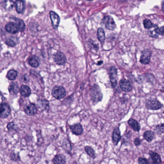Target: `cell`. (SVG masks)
Masks as SVG:
<instances>
[{
	"mask_svg": "<svg viewBox=\"0 0 164 164\" xmlns=\"http://www.w3.org/2000/svg\"><path fill=\"white\" fill-rule=\"evenodd\" d=\"M91 97L92 99L95 102H98L101 101L102 94L98 85L95 84L91 90Z\"/></svg>",
	"mask_w": 164,
	"mask_h": 164,
	"instance_id": "6da1fadb",
	"label": "cell"
},
{
	"mask_svg": "<svg viewBox=\"0 0 164 164\" xmlns=\"http://www.w3.org/2000/svg\"><path fill=\"white\" fill-rule=\"evenodd\" d=\"M145 106L147 109L150 110H158L163 106L162 104L155 99L147 100L146 102Z\"/></svg>",
	"mask_w": 164,
	"mask_h": 164,
	"instance_id": "7a4b0ae2",
	"label": "cell"
},
{
	"mask_svg": "<svg viewBox=\"0 0 164 164\" xmlns=\"http://www.w3.org/2000/svg\"><path fill=\"white\" fill-rule=\"evenodd\" d=\"M52 94L55 99H61L65 97L66 95V90L61 86H56L53 88Z\"/></svg>",
	"mask_w": 164,
	"mask_h": 164,
	"instance_id": "3957f363",
	"label": "cell"
},
{
	"mask_svg": "<svg viewBox=\"0 0 164 164\" xmlns=\"http://www.w3.org/2000/svg\"><path fill=\"white\" fill-rule=\"evenodd\" d=\"M102 23L105 26L106 29L114 30L116 28V25L114 20L110 16H105L102 19Z\"/></svg>",
	"mask_w": 164,
	"mask_h": 164,
	"instance_id": "277c9868",
	"label": "cell"
},
{
	"mask_svg": "<svg viewBox=\"0 0 164 164\" xmlns=\"http://www.w3.org/2000/svg\"><path fill=\"white\" fill-rule=\"evenodd\" d=\"M152 51L148 49H146L142 51V54L140 56V63L143 65H148L151 59Z\"/></svg>",
	"mask_w": 164,
	"mask_h": 164,
	"instance_id": "5b68a950",
	"label": "cell"
},
{
	"mask_svg": "<svg viewBox=\"0 0 164 164\" xmlns=\"http://www.w3.org/2000/svg\"><path fill=\"white\" fill-rule=\"evenodd\" d=\"M109 76L112 86L113 88H115L117 84V71L115 67H111L109 71Z\"/></svg>",
	"mask_w": 164,
	"mask_h": 164,
	"instance_id": "8992f818",
	"label": "cell"
},
{
	"mask_svg": "<svg viewBox=\"0 0 164 164\" xmlns=\"http://www.w3.org/2000/svg\"><path fill=\"white\" fill-rule=\"evenodd\" d=\"M11 108L9 105L5 103H1V118H6L10 114Z\"/></svg>",
	"mask_w": 164,
	"mask_h": 164,
	"instance_id": "52a82bcc",
	"label": "cell"
},
{
	"mask_svg": "<svg viewBox=\"0 0 164 164\" xmlns=\"http://www.w3.org/2000/svg\"><path fill=\"white\" fill-rule=\"evenodd\" d=\"M54 60L57 65H64L66 63L67 59L65 55L60 51H58L54 56Z\"/></svg>",
	"mask_w": 164,
	"mask_h": 164,
	"instance_id": "ba28073f",
	"label": "cell"
},
{
	"mask_svg": "<svg viewBox=\"0 0 164 164\" xmlns=\"http://www.w3.org/2000/svg\"><path fill=\"white\" fill-rule=\"evenodd\" d=\"M120 87L122 90L125 92H129L132 89V86L129 80L121 79L120 82Z\"/></svg>",
	"mask_w": 164,
	"mask_h": 164,
	"instance_id": "9c48e42d",
	"label": "cell"
},
{
	"mask_svg": "<svg viewBox=\"0 0 164 164\" xmlns=\"http://www.w3.org/2000/svg\"><path fill=\"white\" fill-rule=\"evenodd\" d=\"M50 16L53 28L54 29H57L59 26L60 21V19L59 16L55 12L51 11L50 12Z\"/></svg>",
	"mask_w": 164,
	"mask_h": 164,
	"instance_id": "30bf717a",
	"label": "cell"
},
{
	"mask_svg": "<svg viewBox=\"0 0 164 164\" xmlns=\"http://www.w3.org/2000/svg\"><path fill=\"white\" fill-rule=\"evenodd\" d=\"M5 29L8 33L15 34L19 31V27L16 22H9L7 23L5 26Z\"/></svg>",
	"mask_w": 164,
	"mask_h": 164,
	"instance_id": "8fae6325",
	"label": "cell"
},
{
	"mask_svg": "<svg viewBox=\"0 0 164 164\" xmlns=\"http://www.w3.org/2000/svg\"><path fill=\"white\" fill-rule=\"evenodd\" d=\"M24 111L26 114L28 116H34L37 113L38 109L37 106L33 103H30L26 106V107L25 108Z\"/></svg>",
	"mask_w": 164,
	"mask_h": 164,
	"instance_id": "7c38bea8",
	"label": "cell"
},
{
	"mask_svg": "<svg viewBox=\"0 0 164 164\" xmlns=\"http://www.w3.org/2000/svg\"><path fill=\"white\" fill-rule=\"evenodd\" d=\"M69 128L72 133L75 135L79 136L82 135L83 133L82 126L80 124H75L72 125H70Z\"/></svg>",
	"mask_w": 164,
	"mask_h": 164,
	"instance_id": "4fadbf2b",
	"label": "cell"
},
{
	"mask_svg": "<svg viewBox=\"0 0 164 164\" xmlns=\"http://www.w3.org/2000/svg\"><path fill=\"white\" fill-rule=\"evenodd\" d=\"M121 139V136L120 128L118 127L116 128V129L114 130L112 134V141L113 144L115 146H117Z\"/></svg>",
	"mask_w": 164,
	"mask_h": 164,
	"instance_id": "5bb4252c",
	"label": "cell"
},
{
	"mask_svg": "<svg viewBox=\"0 0 164 164\" xmlns=\"http://www.w3.org/2000/svg\"><path fill=\"white\" fill-rule=\"evenodd\" d=\"M150 156L152 159V163L153 164H161L162 163L161 158L160 155L157 153L150 151L149 153Z\"/></svg>",
	"mask_w": 164,
	"mask_h": 164,
	"instance_id": "9a60e30c",
	"label": "cell"
},
{
	"mask_svg": "<svg viewBox=\"0 0 164 164\" xmlns=\"http://www.w3.org/2000/svg\"><path fill=\"white\" fill-rule=\"evenodd\" d=\"M52 161L54 164H66L67 163L66 156L63 154L55 155L53 158Z\"/></svg>",
	"mask_w": 164,
	"mask_h": 164,
	"instance_id": "2e32d148",
	"label": "cell"
},
{
	"mask_svg": "<svg viewBox=\"0 0 164 164\" xmlns=\"http://www.w3.org/2000/svg\"><path fill=\"white\" fill-rule=\"evenodd\" d=\"M28 63L32 67L37 68L39 65V59L35 55H33L29 58Z\"/></svg>",
	"mask_w": 164,
	"mask_h": 164,
	"instance_id": "e0dca14e",
	"label": "cell"
},
{
	"mask_svg": "<svg viewBox=\"0 0 164 164\" xmlns=\"http://www.w3.org/2000/svg\"><path fill=\"white\" fill-rule=\"evenodd\" d=\"M20 93L21 96L24 97H29L31 94V89L29 87L26 85H22L20 88Z\"/></svg>",
	"mask_w": 164,
	"mask_h": 164,
	"instance_id": "ac0fdd59",
	"label": "cell"
},
{
	"mask_svg": "<svg viewBox=\"0 0 164 164\" xmlns=\"http://www.w3.org/2000/svg\"><path fill=\"white\" fill-rule=\"evenodd\" d=\"M128 124L131 129L135 131H139L140 129V124L137 121L133 119H130L128 121Z\"/></svg>",
	"mask_w": 164,
	"mask_h": 164,
	"instance_id": "d6986e66",
	"label": "cell"
},
{
	"mask_svg": "<svg viewBox=\"0 0 164 164\" xmlns=\"http://www.w3.org/2000/svg\"><path fill=\"white\" fill-rule=\"evenodd\" d=\"M20 91L19 87V84L16 83H11L9 87V91L10 93L13 95H15L17 94Z\"/></svg>",
	"mask_w": 164,
	"mask_h": 164,
	"instance_id": "ffe728a7",
	"label": "cell"
},
{
	"mask_svg": "<svg viewBox=\"0 0 164 164\" xmlns=\"http://www.w3.org/2000/svg\"><path fill=\"white\" fill-rule=\"evenodd\" d=\"M2 6L6 10H12L15 6V3L12 0H4L1 3Z\"/></svg>",
	"mask_w": 164,
	"mask_h": 164,
	"instance_id": "44dd1931",
	"label": "cell"
},
{
	"mask_svg": "<svg viewBox=\"0 0 164 164\" xmlns=\"http://www.w3.org/2000/svg\"><path fill=\"white\" fill-rule=\"evenodd\" d=\"M148 34L154 38H156L158 37L159 34V28L156 25H154L148 31Z\"/></svg>",
	"mask_w": 164,
	"mask_h": 164,
	"instance_id": "7402d4cb",
	"label": "cell"
},
{
	"mask_svg": "<svg viewBox=\"0 0 164 164\" xmlns=\"http://www.w3.org/2000/svg\"><path fill=\"white\" fill-rule=\"evenodd\" d=\"M15 5L16 10L18 13H21L23 12L25 9V4L22 0H16Z\"/></svg>",
	"mask_w": 164,
	"mask_h": 164,
	"instance_id": "603a6c76",
	"label": "cell"
},
{
	"mask_svg": "<svg viewBox=\"0 0 164 164\" xmlns=\"http://www.w3.org/2000/svg\"><path fill=\"white\" fill-rule=\"evenodd\" d=\"M155 137V134L154 132L151 131H146L143 134V138L147 142H151L154 139Z\"/></svg>",
	"mask_w": 164,
	"mask_h": 164,
	"instance_id": "cb8c5ba5",
	"label": "cell"
},
{
	"mask_svg": "<svg viewBox=\"0 0 164 164\" xmlns=\"http://www.w3.org/2000/svg\"><path fill=\"white\" fill-rule=\"evenodd\" d=\"M62 147L66 152L68 153V154H69V153L70 152L72 148L71 144L69 141L67 139H65L62 143Z\"/></svg>",
	"mask_w": 164,
	"mask_h": 164,
	"instance_id": "d4e9b609",
	"label": "cell"
},
{
	"mask_svg": "<svg viewBox=\"0 0 164 164\" xmlns=\"http://www.w3.org/2000/svg\"><path fill=\"white\" fill-rule=\"evenodd\" d=\"M84 150L87 153V155H89L90 157L92 158L93 159H95L96 158V155H95V152L93 150V148H92L91 146H85L84 147Z\"/></svg>",
	"mask_w": 164,
	"mask_h": 164,
	"instance_id": "484cf974",
	"label": "cell"
},
{
	"mask_svg": "<svg viewBox=\"0 0 164 164\" xmlns=\"http://www.w3.org/2000/svg\"><path fill=\"white\" fill-rule=\"evenodd\" d=\"M97 37H98L99 40L102 43H104L105 39V33L104 29H102V28H99L98 29Z\"/></svg>",
	"mask_w": 164,
	"mask_h": 164,
	"instance_id": "4316f807",
	"label": "cell"
},
{
	"mask_svg": "<svg viewBox=\"0 0 164 164\" xmlns=\"http://www.w3.org/2000/svg\"><path fill=\"white\" fill-rule=\"evenodd\" d=\"M18 75L17 71L14 70H11L8 71L7 74V77L10 80H14L16 79Z\"/></svg>",
	"mask_w": 164,
	"mask_h": 164,
	"instance_id": "83f0119b",
	"label": "cell"
},
{
	"mask_svg": "<svg viewBox=\"0 0 164 164\" xmlns=\"http://www.w3.org/2000/svg\"><path fill=\"white\" fill-rule=\"evenodd\" d=\"M38 106L39 108L44 109H46L49 107L48 101L46 100H40L38 102Z\"/></svg>",
	"mask_w": 164,
	"mask_h": 164,
	"instance_id": "f1b7e54d",
	"label": "cell"
},
{
	"mask_svg": "<svg viewBox=\"0 0 164 164\" xmlns=\"http://www.w3.org/2000/svg\"><path fill=\"white\" fill-rule=\"evenodd\" d=\"M14 20H15L16 23L18 26L19 31H23L25 29V24L24 22L19 18H15Z\"/></svg>",
	"mask_w": 164,
	"mask_h": 164,
	"instance_id": "f546056e",
	"label": "cell"
},
{
	"mask_svg": "<svg viewBox=\"0 0 164 164\" xmlns=\"http://www.w3.org/2000/svg\"><path fill=\"white\" fill-rule=\"evenodd\" d=\"M11 160L13 161H17L20 160V158L19 153L16 154L15 153H11L10 155Z\"/></svg>",
	"mask_w": 164,
	"mask_h": 164,
	"instance_id": "4dcf8cb0",
	"label": "cell"
},
{
	"mask_svg": "<svg viewBox=\"0 0 164 164\" xmlns=\"http://www.w3.org/2000/svg\"><path fill=\"white\" fill-rule=\"evenodd\" d=\"M143 25H144L145 28L148 29H150L154 26V25L152 24V23L151 22V21L148 19H145L143 21Z\"/></svg>",
	"mask_w": 164,
	"mask_h": 164,
	"instance_id": "1f68e13d",
	"label": "cell"
},
{
	"mask_svg": "<svg viewBox=\"0 0 164 164\" xmlns=\"http://www.w3.org/2000/svg\"><path fill=\"white\" fill-rule=\"evenodd\" d=\"M155 130L158 133H164V124L158 125L156 126Z\"/></svg>",
	"mask_w": 164,
	"mask_h": 164,
	"instance_id": "d6a6232c",
	"label": "cell"
},
{
	"mask_svg": "<svg viewBox=\"0 0 164 164\" xmlns=\"http://www.w3.org/2000/svg\"><path fill=\"white\" fill-rule=\"evenodd\" d=\"M138 163L139 164H151L148 160H147L145 158H138Z\"/></svg>",
	"mask_w": 164,
	"mask_h": 164,
	"instance_id": "836d02e7",
	"label": "cell"
},
{
	"mask_svg": "<svg viewBox=\"0 0 164 164\" xmlns=\"http://www.w3.org/2000/svg\"><path fill=\"white\" fill-rule=\"evenodd\" d=\"M89 43V45L91 49H94V50H98V45H96L91 40H90L89 41H88Z\"/></svg>",
	"mask_w": 164,
	"mask_h": 164,
	"instance_id": "e575fe53",
	"label": "cell"
},
{
	"mask_svg": "<svg viewBox=\"0 0 164 164\" xmlns=\"http://www.w3.org/2000/svg\"><path fill=\"white\" fill-rule=\"evenodd\" d=\"M5 43L8 46H10V47H15L16 45V42L13 40L10 39V38L5 41Z\"/></svg>",
	"mask_w": 164,
	"mask_h": 164,
	"instance_id": "d590c367",
	"label": "cell"
},
{
	"mask_svg": "<svg viewBox=\"0 0 164 164\" xmlns=\"http://www.w3.org/2000/svg\"><path fill=\"white\" fill-rule=\"evenodd\" d=\"M15 124L13 122H9L7 126V128L9 131H12L15 129Z\"/></svg>",
	"mask_w": 164,
	"mask_h": 164,
	"instance_id": "8d00e7d4",
	"label": "cell"
},
{
	"mask_svg": "<svg viewBox=\"0 0 164 164\" xmlns=\"http://www.w3.org/2000/svg\"><path fill=\"white\" fill-rule=\"evenodd\" d=\"M134 143L135 146H140L142 143V140L140 139L139 138H136L134 140Z\"/></svg>",
	"mask_w": 164,
	"mask_h": 164,
	"instance_id": "74e56055",
	"label": "cell"
},
{
	"mask_svg": "<svg viewBox=\"0 0 164 164\" xmlns=\"http://www.w3.org/2000/svg\"><path fill=\"white\" fill-rule=\"evenodd\" d=\"M159 34L164 36V26H162L159 28Z\"/></svg>",
	"mask_w": 164,
	"mask_h": 164,
	"instance_id": "f35d334b",
	"label": "cell"
},
{
	"mask_svg": "<svg viewBox=\"0 0 164 164\" xmlns=\"http://www.w3.org/2000/svg\"><path fill=\"white\" fill-rule=\"evenodd\" d=\"M162 9L163 12H164V1H163L162 4Z\"/></svg>",
	"mask_w": 164,
	"mask_h": 164,
	"instance_id": "ab89813d",
	"label": "cell"
},
{
	"mask_svg": "<svg viewBox=\"0 0 164 164\" xmlns=\"http://www.w3.org/2000/svg\"><path fill=\"white\" fill-rule=\"evenodd\" d=\"M88 1H92V0H88Z\"/></svg>",
	"mask_w": 164,
	"mask_h": 164,
	"instance_id": "60d3db41",
	"label": "cell"
}]
</instances>
